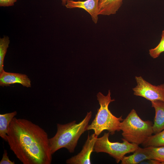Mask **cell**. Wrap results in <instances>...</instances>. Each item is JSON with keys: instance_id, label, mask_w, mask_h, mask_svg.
Wrapping results in <instances>:
<instances>
[{"instance_id": "cell-21", "label": "cell", "mask_w": 164, "mask_h": 164, "mask_svg": "<svg viewBox=\"0 0 164 164\" xmlns=\"http://www.w3.org/2000/svg\"><path fill=\"white\" fill-rule=\"evenodd\" d=\"M68 0H61L62 4L63 5H65L66 4V3H67V2Z\"/></svg>"}, {"instance_id": "cell-12", "label": "cell", "mask_w": 164, "mask_h": 164, "mask_svg": "<svg viewBox=\"0 0 164 164\" xmlns=\"http://www.w3.org/2000/svg\"><path fill=\"white\" fill-rule=\"evenodd\" d=\"M149 159V155L147 148H142L139 146L132 155L125 156L121 160V164H137Z\"/></svg>"}, {"instance_id": "cell-9", "label": "cell", "mask_w": 164, "mask_h": 164, "mask_svg": "<svg viewBox=\"0 0 164 164\" xmlns=\"http://www.w3.org/2000/svg\"><path fill=\"white\" fill-rule=\"evenodd\" d=\"M31 81L26 74L9 73L3 70L0 73V85L2 87L19 83L27 87H31Z\"/></svg>"}, {"instance_id": "cell-4", "label": "cell", "mask_w": 164, "mask_h": 164, "mask_svg": "<svg viewBox=\"0 0 164 164\" xmlns=\"http://www.w3.org/2000/svg\"><path fill=\"white\" fill-rule=\"evenodd\" d=\"M153 125L151 121L142 120L132 109L121 121L120 128L124 139L139 145L153 134Z\"/></svg>"}, {"instance_id": "cell-6", "label": "cell", "mask_w": 164, "mask_h": 164, "mask_svg": "<svg viewBox=\"0 0 164 164\" xmlns=\"http://www.w3.org/2000/svg\"><path fill=\"white\" fill-rule=\"evenodd\" d=\"M137 85L133 88L134 94L143 97L151 101L159 100L164 102V83L152 85L141 76H136Z\"/></svg>"}, {"instance_id": "cell-3", "label": "cell", "mask_w": 164, "mask_h": 164, "mask_svg": "<svg viewBox=\"0 0 164 164\" xmlns=\"http://www.w3.org/2000/svg\"><path fill=\"white\" fill-rule=\"evenodd\" d=\"M109 90L106 96L101 92L97 94V100L100 105L97 113L91 123L88 125L87 131L93 130L98 136L104 130H107L113 135L116 131H120L121 123L123 119L122 116L117 117L113 115L108 109L110 103L115 101L111 99Z\"/></svg>"}, {"instance_id": "cell-17", "label": "cell", "mask_w": 164, "mask_h": 164, "mask_svg": "<svg viewBox=\"0 0 164 164\" xmlns=\"http://www.w3.org/2000/svg\"><path fill=\"white\" fill-rule=\"evenodd\" d=\"M161 37L159 44L155 48L149 50L150 55L154 59L158 57L162 53L164 52V30L162 32Z\"/></svg>"}, {"instance_id": "cell-10", "label": "cell", "mask_w": 164, "mask_h": 164, "mask_svg": "<svg viewBox=\"0 0 164 164\" xmlns=\"http://www.w3.org/2000/svg\"><path fill=\"white\" fill-rule=\"evenodd\" d=\"M151 102L155 112L152 126L153 134H155L164 129V102L156 100Z\"/></svg>"}, {"instance_id": "cell-19", "label": "cell", "mask_w": 164, "mask_h": 164, "mask_svg": "<svg viewBox=\"0 0 164 164\" xmlns=\"http://www.w3.org/2000/svg\"><path fill=\"white\" fill-rule=\"evenodd\" d=\"M17 0H0V6L7 7L12 6Z\"/></svg>"}, {"instance_id": "cell-2", "label": "cell", "mask_w": 164, "mask_h": 164, "mask_svg": "<svg viewBox=\"0 0 164 164\" xmlns=\"http://www.w3.org/2000/svg\"><path fill=\"white\" fill-rule=\"evenodd\" d=\"M92 112H87L84 118L80 122L73 121L65 124H57V132L52 138H49L51 153L53 155L58 150L66 149L70 153H73L80 137L87 131Z\"/></svg>"}, {"instance_id": "cell-7", "label": "cell", "mask_w": 164, "mask_h": 164, "mask_svg": "<svg viewBox=\"0 0 164 164\" xmlns=\"http://www.w3.org/2000/svg\"><path fill=\"white\" fill-rule=\"evenodd\" d=\"M98 136L94 133L90 135L88 133L87 139L81 151L77 155L68 159L67 164H90L91 155L94 152L95 142Z\"/></svg>"}, {"instance_id": "cell-1", "label": "cell", "mask_w": 164, "mask_h": 164, "mask_svg": "<svg viewBox=\"0 0 164 164\" xmlns=\"http://www.w3.org/2000/svg\"><path fill=\"white\" fill-rule=\"evenodd\" d=\"M10 149L23 164H50L52 161L47 132L38 125L15 117L7 136Z\"/></svg>"}, {"instance_id": "cell-15", "label": "cell", "mask_w": 164, "mask_h": 164, "mask_svg": "<svg viewBox=\"0 0 164 164\" xmlns=\"http://www.w3.org/2000/svg\"><path fill=\"white\" fill-rule=\"evenodd\" d=\"M149 152L150 159H154L164 164V146L157 147H146Z\"/></svg>"}, {"instance_id": "cell-16", "label": "cell", "mask_w": 164, "mask_h": 164, "mask_svg": "<svg viewBox=\"0 0 164 164\" xmlns=\"http://www.w3.org/2000/svg\"><path fill=\"white\" fill-rule=\"evenodd\" d=\"M10 41L7 36L0 39V73L3 70L4 61Z\"/></svg>"}, {"instance_id": "cell-13", "label": "cell", "mask_w": 164, "mask_h": 164, "mask_svg": "<svg viewBox=\"0 0 164 164\" xmlns=\"http://www.w3.org/2000/svg\"><path fill=\"white\" fill-rule=\"evenodd\" d=\"M17 114V112L16 111L0 114V136L6 142L9 125Z\"/></svg>"}, {"instance_id": "cell-20", "label": "cell", "mask_w": 164, "mask_h": 164, "mask_svg": "<svg viewBox=\"0 0 164 164\" xmlns=\"http://www.w3.org/2000/svg\"><path fill=\"white\" fill-rule=\"evenodd\" d=\"M140 163L160 164H161V162L156 160L149 159L145 160L142 162Z\"/></svg>"}, {"instance_id": "cell-18", "label": "cell", "mask_w": 164, "mask_h": 164, "mask_svg": "<svg viewBox=\"0 0 164 164\" xmlns=\"http://www.w3.org/2000/svg\"><path fill=\"white\" fill-rule=\"evenodd\" d=\"M14 161L11 160L8 155L7 151L4 149L2 157L0 161V164H15Z\"/></svg>"}, {"instance_id": "cell-14", "label": "cell", "mask_w": 164, "mask_h": 164, "mask_svg": "<svg viewBox=\"0 0 164 164\" xmlns=\"http://www.w3.org/2000/svg\"><path fill=\"white\" fill-rule=\"evenodd\" d=\"M142 145L144 147L164 146V129L149 137Z\"/></svg>"}, {"instance_id": "cell-5", "label": "cell", "mask_w": 164, "mask_h": 164, "mask_svg": "<svg viewBox=\"0 0 164 164\" xmlns=\"http://www.w3.org/2000/svg\"><path fill=\"white\" fill-rule=\"evenodd\" d=\"M110 133H104L102 137L97 138L94 152L107 153L118 163L126 154L133 152L139 147L138 145L129 142L124 138L121 139V143L111 142L109 139Z\"/></svg>"}, {"instance_id": "cell-11", "label": "cell", "mask_w": 164, "mask_h": 164, "mask_svg": "<svg viewBox=\"0 0 164 164\" xmlns=\"http://www.w3.org/2000/svg\"><path fill=\"white\" fill-rule=\"evenodd\" d=\"M123 0H100L99 15H109L116 13L122 4Z\"/></svg>"}, {"instance_id": "cell-8", "label": "cell", "mask_w": 164, "mask_h": 164, "mask_svg": "<svg viewBox=\"0 0 164 164\" xmlns=\"http://www.w3.org/2000/svg\"><path fill=\"white\" fill-rule=\"evenodd\" d=\"M100 0H86L74 1L68 0L65 6L68 9L79 8L83 9L91 15L93 22L96 24L99 15V2Z\"/></svg>"}]
</instances>
